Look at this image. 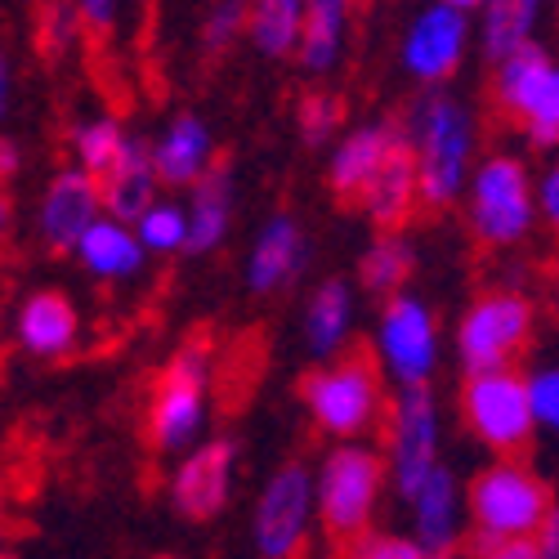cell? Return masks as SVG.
Wrapping results in <instances>:
<instances>
[{
  "label": "cell",
  "mask_w": 559,
  "mask_h": 559,
  "mask_svg": "<svg viewBox=\"0 0 559 559\" xmlns=\"http://www.w3.org/2000/svg\"><path fill=\"white\" fill-rule=\"evenodd\" d=\"M300 269H305V233L287 211H277L255 233V247L247 255V287L255 296H269L277 287H287Z\"/></svg>",
  "instance_id": "cell-20"
},
{
  "label": "cell",
  "mask_w": 559,
  "mask_h": 559,
  "mask_svg": "<svg viewBox=\"0 0 559 559\" xmlns=\"http://www.w3.org/2000/svg\"><path fill=\"white\" fill-rule=\"evenodd\" d=\"M157 183L162 179H157V166H153V144H148V139H139V134H130L121 162L99 179L104 215L134 228L139 219L157 206Z\"/></svg>",
  "instance_id": "cell-17"
},
{
  "label": "cell",
  "mask_w": 559,
  "mask_h": 559,
  "mask_svg": "<svg viewBox=\"0 0 559 559\" xmlns=\"http://www.w3.org/2000/svg\"><path fill=\"white\" fill-rule=\"evenodd\" d=\"M206 390H211V345L206 336H189L166 358L148 407V443L157 452L193 448L206 421Z\"/></svg>",
  "instance_id": "cell-3"
},
{
  "label": "cell",
  "mask_w": 559,
  "mask_h": 559,
  "mask_svg": "<svg viewBox=\"0 0 559 559\" xmlns=\"http://www.w3.org/2000/svg\"><path fill=\"white\" fill-rule=\"evenodd\" d=\"M0 515H5V497H0Z\"/></svg>",
  "instance_id": "cell-45"
},
{
  "label": "cell",
  "mask_w": 559,
  "mask_h": 559,
  "mask_svg": "<svg viewBox=\"0 0 559 559\" xmlns=\"http://www.w3.org/2000/svg\"><path fill=\"white\" fill-rule=\"evenodd\" d=\"M412 269H416V247L407 242V233H377L358 255V287L371 296H399Z\"/></svg>",
  "instance_id": "cell-27"
},
{
  "label": "cell",
  "mask_w": 559,
  "mask_h": 559,
  "mask_svg": "<svg viewBox=\"0 0 559 559\" xmlns=\"http://www.w3.org/2000/svg\"><path fill=\"white\" fill-rule=\"evenodd\" d=\"M435 5H448V10H461V14H471V10H484L488 0H435Z\"/></svg>",
  "instance_id": "cell-43"
},
{
  "label": "cell",
  "mask_w": 559,
  "mask_h": 559,
  "mask_svg": "<svg viewBox=\"0 0 559 559\" xmlns=\"http://www.w3.org/2000/svg\"><path fill=\"white\" fill-rule=\"evenodd\" d=\"M528 403H533V421L550 435H559V367H542L528 377Z\"/></svg>",
  "instance_id": "cell-36"
},
{
  "label": "cell",
  "mask_w": 559,
  "mask_h": 559,
  "mask_svg": "<svg viewBox=\"0 0 559 559\" xmlns=\"http://www.w3.org/2000/svg\"><path fill=\"white\" fill-rule=\"evenodd\" d=\"M0 559H10V555H0Z\"/></svg>",
  "instance_id": "cell-46"
},
{
  "label": "cell",
  "mask_w": 559,
  "mask_h": 559,
  "mask_svg": "<svg viewBox=\"0 0 559 559\" xmlns=\"http://www.w3.org/2000/svg\"><path fill=\"white\" fill-rule=\"evenodd\" d=\"M416 202H421V179H416V153L412 144L403 139V130L394 134V144L381 162V170L371 175V183L362 189L358 198V211L377 224L381 233H399V224L416 211Z\"/></svg>",
  "instance_id": "cell-16"
},
{
  "label": "cell",
  "mask_w": 559,
  "mask_h": 559,
  "mask_svg": "<svg viewBox=\"0 0 559 559\" xmlns=\"http://www.w3.org/2000/svg\"><path fill=\"white\" fill-rule=\"evenodd\" d=\"M471 520L475 533L488 550L506 546V542H528L533 533L546 528L550 520V492L546 484L520 461H497L484 475H475L471 484Z\"/></svg>",
  "instance_id": "cell-2"
},
{
  "label": "cell",
  "mask_w": 559,
  "mask_h": 559,
  "mask_svg": "<svg viewBox=\"0 0 559 559\" xmlns=\"http://www.w3.org/2000/svg\"><path fill=\"white\" fill-rule=\"evenodd\" d=\"M162 559H170V555H162Z\"/></svg>",
  "instance_id": "cell-47"
},
{
  "label": "cell",
  "mask_w": 559,
  "mask_h": 559,
  "mask_svg": "<svg viewBox=\"0 0 559 559\" xmlns=\"http://www.w3.org/2000/svg\"><path fill=\"white\" fill-rule=\"evenodd\" d=\"M345 559H435L416 537H390V533H371L345 546Z\"/></svg>",
  "instance_id": "cell-35"
},
{
  "label": "cell",
  "mask_w": 559,
  "mask_h": 559,
  "mask_svg": "<svg viewBox=\"0 0 559 559\" xmlns=\"http://www.w3.org/2000/svg\"><path fill=\"white\" fill-rule=\"evenodd\" d=\"M381 479H385V461L371 448L341 443L322 456V471L313 475V501L332 542L354 546L358 537H367V520L377 510Z\"/></svg>",
  "instance_id": "cell-5"
},
{
  "label": "cell",
  "mask_w": 559,
  "mask_h": 559,
  "mask_svg": "<svg viewBox=\"0 0 559 559\" xmlns=\"http://www.w3.org/2000/svg\"><path fill=\"white\" fill-rule=\"evenodd\" d=\"M318 510L313 501V475L300 461H287L277 471L255 506V546L264 559H296L309 533V515Z\"/></svg>",
  "instance_id": "cell-12"
},
{
  "label": "cell",
  "mask_w": 559,
  "mask_h": 559,
  "mask_svg": "<svg viewBox=\"0 0 559 559\" xmlns=\"http://www.w3.org/2000/svg\"><path fill=\"white\" fill-rule=\"evenodd\" d=\"M345 14L349 0H305V27H300V50L296 63L309 76L332 72L345 50Z\"/></svg>",
  "instance_id": "cell-26"
},
{
  "label": "cell",
  "mask_w": 559,
  "mask_h": 559,
  "mask_svg": "<svg viewBox=\"0 0 559 559\" xmlns=\"http://www.w3.org/2000/svg\"><path fill=\"white\" fill-rule=\"evenodd\" d=\"M10 112V63L0 59V117Z\"/></svg>",
  "instance_id": "cell-42"
},
{
  "label": "cell",
  "mask_w": 559,
  "mask_h": 559,
  "mask_svg": "<svg viewBox=\"0 0 559 559\" xmlns=\"http://www.w3.org/2000/svg\"><path fill=\"white\" fill-rule=\"evenodd\" d=\"M341 117H345V104L328 90H313V95L300 99L296 108V130H300V144L305 148H322L332 144L336 130H341Z\"/></svg>",
  "instance_id": "cell-32"
},
{
  "label": "cell",
  "mask_w": 559,
  "mask_h": 559,
  "mask_svg": "<svg viewBox=\"0 0 559 559\" xmlns=\"http://www.w3.org/2000/svg\"><path fill=\"white\" fill-rule=\"evenodd\" d=\"M19 166H23V153H19V144H14V139H0V179L19 175Z\"/></svg>",
  "instance_id": "cell-41"
},
{
  "label": "cell",
  "mask_w": 559,
  "mask_h": 559,
  "mask_svg": "<svg viewBox=\"0 0 559 559\" xmlns=\"http://www.w3.org/2000/svg\"><path fill=\"white\" fill-rule=\"evenodd\" d=\"M354 328V287L345 277H328L318 283L309 305H305V345L313 358H341L345 341Z\"/></svg>",
  "instance_id": "cell-22"
},
{
  "label": "cell",
  "mask_w": 559,
  "mask_h": 559,
  "mask_svg": "<svg viewBox=\"0 0 559 559\" xmlns=\"http://www.w3.org/2000/svg\"><path fill=\"white\" fill-rule=\"evenodd\" d=\"M412 510H416V542H421L435 559L452 555L456 546V524H461V497H456V479L448 465L426 479V488L412 497Z\"/></svg>",
  "instance_id": "cell-25"
},
{
  "label": "cell",
  "mask_w": 559,
  "mask_h": 559,
  "mask_svg": "<svg viewBox=\"0 0 559 559\" xmlns=\"http://www.w3.org/2000/svg\"><path fill=\"white\" fill-rule=\"evenodd\" d=\"M399 126L394 121H367V126H354L349 134H341V144L328 162V183L341 202H358L362 189L371 183V175L381 170L390 144H394Z\"/></svg>",
  "instance_id": "cell-18"
},
{
  "label": "cell",
  "mask_w": 559,
  "mask_h": 559,
  "mask_svg": "<svg viewBox=\"0 0 559 559\" xmlns=\"http://www.w3.org/2000/svg\"><path fill=\"white\" fill-rule=\"evenodd\" d=\"M488 559H542V550L533 542H506V546L488 550Z\"/></svg>",
  "instance_id": "cell-40"
},
{
  "label": "cell",
  "mask_w": 559,
  "mask_h": 559,
  "mask_svg": "<svg viewBox=\"0 0 559 559\" xmlns=\"http://www.w3.org/2000/svg\"><path fill=\"white\" fill-rule=\"evenodd\" d=\"M465 407V421L471 430L497 448V452H520L533 443V403H528V381L515 377V371H484V377L465 381L461 394Z\"/></svg>",
  "instance_id": "cell-10"
},
{
  "label": "cell",
  "mask_w": 559,
  "mask_h": 559,
  "mask_svg": "<svg viewBox=\"0 0 559 559\" xmlns=\"http://www.w3.org/2000/svg\"><path fill=\"white\" fill-rule=\"evenodd\" d=\"M465 45H471V14L448 10V5H430L407 23L403 36V68L421 81V85H439L448 81L461 59H465Z\"/></svg>",
  "instance_id": "cell-14"
},
{
  "label": "cell",
  "mask_w": 559,
  "mask_h": 559,
  "mask_svg": "<svg viewBox=\"0 0 559 559\" xmlns=\"http://www.w3.org/2000/svg\"><path fill=\"white\" fill-rule=\"evenodd\" d=\"M537 14H542V0H488L484 5V55L492 63L510 59L515 50L533 40V27H537Z\"/></svg>",
  "instance_id": "cell-29"
},
{
  "label": "cell",
  "mask_w": 559,
  "mask_h": 559,
  "mask_svg": "<svg viewBox=\"0 0 559 559\" xmlns=\"http://www.w3.org/2000/svg\"><path fill=\"white\" fill-rule=\"evenodd\" d=\"M305 27V0H251V45L264 59H296Z\"/></svg>",
  "instance_id": "cell-28"
},
{
  "label": "cell",
  "mask_w": 559,
  "mask_h": 559,
  "mask_svg": "<svg viewBox=\"0 0 559 559\" xmlns=\"http://www.w3.org/2000/svg\"><path fill=\"white\" fill-rule=\"evenodd\" d=\"M465 211H471L475 238L488 247H515L528 238L537 219V189L520 157L492 153L465 183Z\"/></svg>",
  "instance_id": "cell-4"
},
{
  "label": "cell",
  "mask_w": 559,
  "mask_h": 559,
  "mask_svg": "<svg viewBox=\"0 0 559 559\" xmlns=\"http://www.w3.org/2000/svg\"><path fill=\"white\" fill-rule=\"evenodd\" d=\"M72 5L81 10L85 27H95V32H108L117 23V10H121V0H72Z\"/></svg>",
  "instance_id": "cell-38"
},
{
  "label": "cell",
  "mask_w": 559,
  "mask_h": 559,
  "mask_svg": "<svg viewBox=\"0 0 559 559\" xmlns=\"http://www.w3.org/2000/svg\"><path fill=\"white\" fill-rule=\"evenodd\" d=\"M542 559H559V506L550 510V520H546V528H542Z\"/></svg>",
  "instance_id": "cell-39"
},
{
  "label": "cell",
  "mask_w": 559,
  "mask_h": 559,
  "mask_svg": "<svg viewBox=\"0 0 559 559\" xmlns=\"http://www.w3.org/2000/svg\"><path fill=\"white\" fill-rule=\"evenodd\" d=\"M228 219H233V170L228 162H215L198 183H193V202H189V251L206 255L228 238Z\"/></svg>",
  "instance_id": "cell-24"
},
{
  "label": "cell",
  "mask_w": 559,
  "mask_h": 559,
  "mask_svg": "<svg viewBox=\"0 0 559 559\" xmlns=\"http://www.w3.org/2000/svg\"><path fill=\"white\" fill-rule=\"evenodd\" d=\"M377 354L385 371L399 381V390L426 385L439 367V328H435L430 305L407 292L390 296L377 318Z\"/></svg>",
  "instance_id": "cell-9"
},
{
  "label": "cell",
  "mask_w": 559,
  "mask_h": 559,
  "mask_svg": "<svg viewBox=\"0 0 559 559\" xmlns=\"http://www.w3.org/2000/svg\"><path fill=\"white\" fill-rule=\"evenodd\" d=\"M126 130H121V121L117 117H90V121H76L72 126V134H68V144H72V157H76V166L85 170V175H95V179H104L117 162H121V153H126Z\"/></svg>",
  "instance_id": "cell-30"
},
{
  "label": "cell",
  "mask_w": 559,
  "mask_h": 559,
  "mask_svg": "<svg viewBox=\"0 0 559 559\" xmlns=\"http://www.w3.org/2000/svg\"><path fill=\"white\" fill-rule=\"evenodd\" d=\"M251 27V0H215L206 23H202V45L211 55L228 50L233 40H238L242 32Z\"/></svg>",
  "instance_id": "cell-34"
},
{
  "label": "cell",
  "mask_w": 559,
  "mask_h": 559,
  "mask_svg": "<svg viewBox=\"0 0 559 559\" xmlns=\"http://www.w3.org/2000/svg\"><path fill=\"white\" fill-rule=\"evenodd\" d=\"M300 399L318 430H328L336 439L362 435L381 412V377L362 349L341 354L332 367H318L300 381Z\"/></svg>",
  "instance_id": "cell-6"
},
{
  "label": "cell",
  "mask_w": 559,
  "mask_h": 559,
  "mask_svg": "<svg viewBox=\"0 0 559 559\" xmlns=\"http://www.w3.org/2000/svg\"><path fill=\"white\" fill-rule=\"evenodd\" d=\"M5 224H10V198L0 193V233H5Z\"/></svg>",
  "instance_id": "cell-44"
},
{
  "label": "cell",
  "mask_w": 559,
  "mask_h": 559,
  "mask_svg": "<svg viewBox=\"0 0 559 559\" xmlns=\"http://www.w3.org/2000/svg\"><path fill=\"white\" fill-rule=\"evenodd\" d=\"M390 471L394 488L412 501L439 471V407L430 385H412L394 394L390 407Z\"/></svg>",
  "instance_id": "cell-11"
},
{
  "label": "cell",
  "mask_w": 559,
  "mask_h": 559,
  "mask_svg": "<svg viewBox=\"0 0 559 559\" xmlns=\"http://www.w3.org/2000/svg\"><path fill=\"white\" fill-rule=\"evenodd\" d=\"M533 336V305L520 292H484L471 300L456 328V358L471 377L484 371H510L515 354Z\"/></svg>",
  "instance_id": "cell-8"
},
{
  "label": "cell",
  "mask_w": 559,
  "mask_h": 559,
  "mask_svg": "<svg viewBox=\"0 0 559 559\" xmlns=\"http://www.w3.org/2000/svg\"><path fill=\"white\" fill-rule=\"evenodd\" d=\"M76 260H81L90 273H95V277H104V283H126V277H134L139 269H144L148 251H144V242H139V233H134L130 224H117V219L104 215V219L81 238Z\"/></svg>",
  "instance_id": "cell-23"
},
{
  "label": "cell",
  "mask_w": 559,
  "mask_h": 559,
  "mask_svg": "<svg viewBox=\"0 0 559 559\" xmlns=\"http://www.w3.org/2000/svg\"><path fill=\"white\" fill-rule=\"evenodd\" d=\"M537 215L559 233V162H550L546 175L537 179Z\"/></svg>",
  "instance_id": "cell-37"
},
{
  "label": "cell",
  "mask_w": 559,
  "mask_h": 559,
  "mask_svg": "<svg viewBox=\"0 0 559 559\" xmlns=\"http://www.w3.org/2000/svg\"><path fill=\"white\" fill-rule=\"evenodd\" d=\"M139 242H144L148 255H175V251H189V206H175V202H157L144 219L134 224Z\"/></svg>",
  "instance_id": "cell-31"
},
{
  "label": "cell",
  "mask_w": 559,
  "mask_h": 559,
  "mask_svg": "<svg viewBox=\"0 0 559 559\" xmlns=\"http://www.w3.org/2000/svg\"><path fill=\"white\" fill-rule=\"evenodd\" d=\"M81 318L63 292H36L19 305V345L36 358H63L76 345Z\"/></svg>",
  "instance_id": "cell-21"
},
{
  "label": "cell",
  "mask_w": 559,
  "mask_h": 559,
  "mask_svg": "<svg viewBox=\"0 0 559 559\" xmlns=\"http://www.w3.org/2000/svg\"><path fill=\"white\" fill-rule=\"evenodd\" d=\"M85 32V19L72 0H40V14H36V36H40V50L45 55H68L76 36Z\"/></svg>",
  "instance_id": "cell-33"
},
{
  "label": "cell",
  "mask_w": 559,
  "mask_h": 559,
  "mask_svg": "<svg viewBox=\"0 0 559 559\" xmlns=\"http://www.w3.org/2000/svg\"><path fill=\"white\" fill-rule=\"evenodd\" d=\"M403 139L416 153V179H421V206H448L471 183L475 153V117L461 99L443 90H421L403 117Z\"/></svg>",
  "instance_id": "cell-1"
},
{
  "label": "cell",
  "mask_w": 559,
  "mask_h": 559,
  "mask_svg": "<svg viewBox=\"0 0 559 559\" xmlns=\"http://www.w3.org/2000/svg\"><path fill=\"white\" fill-rule=\"evenodd\" d=\"M153 166H157V179L170 183V189H193V183L215 166L211 126L193 112H179L153 144Z\"/></svg>",
  "instance_id": "cell-19"
},
{
  "label": "cell",
  "mask_w": 559,
  "mask_h": 559,
  "mask_svg": "<svg viewBox=\"0 0 559 559\" xmlns=\"http://www.w3.org/2000/svg\"><path fill=\"white\" fill-rule=\"evenodd\" d=\"M233 461H238V443L233 439H206L183 456V465L170 479V506L183 520L202 524L219 515L233 484Z\"/></svg>",
  "instance_id": "cell-15"
},
{
  "label": "cell",
  "mask_w": 559,
  "mask_h": 559,
  "mask_svg": "<svg viewBox=\"0 0 559 559\" xmlns=\"http://www.w3.org/2000/svg\"><path fill=\"white\" fill-rule=\"evenodd\" d=\"M492 95L524 126L533 148H559V63L550 59L546 45L528 40L524 50L501 59Z\"/></svg>",
  "instance_id": "cell-7"
},
{
  "label": "cell",
  "mask_w": 559,
  "mask_h": 559,
  "mask_svg": "<svg viewBox=\"0 0 559 559\" xmlns=\"http://www.w3.org/2000/svg\"><path fill=\"white\" fill-rule=\"evenodd\" d=\"M104 219V189L81 166H63L40 198V238L55 255L81 247V238Z\"/></svg>",
  "instance_id": "cell-13"
}]
</instances>
